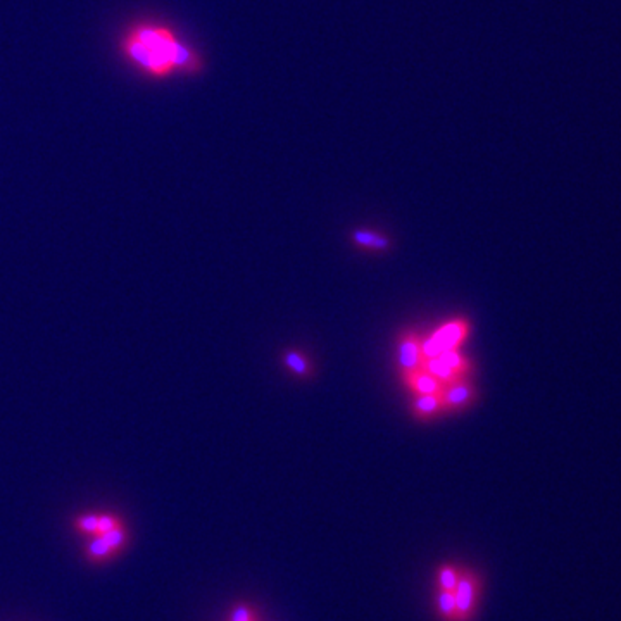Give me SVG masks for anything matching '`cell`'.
<instances>
[{
	"label": "cell",
	"instance_id": "cell-1",
	"mask_svg": "<svg viewBox=\"0 0 621 621\" xmlns=\"http://www.w3.org/2000/svg\"><path fill=\"white\" fill-rule=\"evenodd\" d=\"M128 57L152 76L164 78L173 73H197L202 67L195 50L183 44L164 26H138L123 40Z\"/></svg>",
	"mask_w": 621,
	"mask_h": 621
},
{
	"label": "cell",
	"instance_id": "cell-2",
	"mask_svg": "<svg viewBox=\"0 0 621 621\" xmlns=\"http://www.w3.org/2000/svg\"><path fill=\"white\" fill-rule=\"evenodd\" d=\"M485 575L475 565L462 561L461 575L451 592L432 590V613L437 621H476L485 597Z\"/></svg>",
	"mask_w": 621,
	"mask_h": 621
},
{
	"label": "cell",
	"instance_id": "cell-3",
	"mask_svg": "<svg viewBox=\"0 0 621 621\" xmlns=\"http://www.w3.org/2000/svg\"><path fill=\"white\" fill-rule=\"evenodd\" d=\"M469 328L471 326H469L468 319H452V321L439 326L432 333V337H428L426 340H421L423 359L437 357L444 350L459 349V346L468 339Z\"/></svg>",
	"mask_w": 621,
	"mask_h": 621
},
{
	"label": "cell",
	"instance_id": "cell-4",
	"mask_svg": "<svg viewBox=\"0 0 621 621\" xmlns=\"http://www.w3.org/2000/svg\"><path fill=\"white\" fill-rule=\"evenodd\" d=\"M397 362H399V368L402 369V375L421 368V339L416 333H404L399 339V344H397Z\"/></svg>",
	"mask_w": 621,
	"mask_h": 621
},
{
	"label": "cell",
	"instance_id": "cell-5",
	"mask_svg": "<svg viewBox=\"0 0 621 621\" xmlns=\"http://www.w3.org/2000/svg\"><path fill=\"white\" fill-rule=\"evenodd\" d=\"M440 399H442L444 412L461 411L475 401V389L469 383H466L465 378L455 380L449 385H444Z\"/></svg>",
	"mask_w": 621,
	"mask_h": 621
},
{
	"label": "cell",
	"instance_id": "cell-6",
	"mask_svg": "<svg viewBox=\"0 0 621 621\" xmlns=\"http://www.w3.org/2000/svg\"><path fill=\"white\" fill-rule=\"evenodd\" d=\"M402 378H404L408 389L412 390L416 396H437V394H442L444 390V383L439 382L430 373H426L423 368L405 373V375H402Z\"/></svg>",
	"mask_w": 621,
	"mask_h": 621
},
{
	"label": "cell",
	"instance_id": "cell-7",
	"mask_svg": "<svg viewBox=\"0 0 621 621\" xmlns=\"http://www.w3.org/2000/svg\"><path fill=\"white\" fill-rule=\"evenodd\" d=\"M412 412H414L416 418L428 419L433 418L437 414H442L444 405L442 399H440V394L437 396H418L416 401L412 402Z\"/></svg>",
	"mask_w": 621,
	"mask_h": 621
},
{
	"label": "cell",
	"instance_id": "cell-8",
	"mask_svg": "<svg viewBox=\"0 0 621 621\" xmlns=\"http://www.w3.org/2000/svg\"><path fill=\"white\" fill-rule=\"evenodd\" d=\"M353 240L355 245L368 250H389L390 240L382 233L371 232V229H355L353 233Z\"/></svg>",
	"mask_w": 621,
	"mask_h": 621
},
{
	"label": "cell",
	"instance_id": "cell-9",
	"mask_svg": "<svg viewBox=\"0 0 621 621\" xmlns=\"http://www.w3.org/2000/svg\"><path fill=\"white\" fill-rule=\"evenodd\" d=\"M283 361H285L287 368H289L290 371L296 373L297 376H307L311 373V364H309V361H307V357H304L303 354L296 353V350H289V353H285Z\"/></svg>",
	"mask_w": 621,
	"mask_h": 621
},
{
	"label": "cell",
	"instance_id": "cell-10",
	"mask_svg": "<svg viewBox=\"0 0 621 621\" xmlns=\"http://www.w3.org/2000/svg\"><path fill=\"white\" fill-rule=\"evenodd\" d=\"M107 549H109V544H107L104 538H100V540H97L95 544L92 545V551L97 552V554H102V552H106Z\"/></svg>",
	"mask_w": 621,
	"mask_h": 621
},
{
	"label": "cell",
	"instance_id": "cell-11",
	"mask_svg": "<svg viewBox=\"0 0 621 621\" xmlns=\"http://www.w3.org/2000/svg\"><path fill=\"white\" fill-rule=\"evenodd\" d=\"M104 540H106L107 544H109V547H111V545H116L118 542L121 540V533L120 532H106V537H104Z\"/></svg>",
	"mask_w": 621,
	"mask_h": 621
},
{
	"label": "cell",
	"instance_id": "cell-12",
	"mask_svg": "<svg viewBox=\"0 0 621 621\" xmlns=\"http://www.w3.org/2000/svg\"><path fill=\"white\" fill-rule=\"evenodd\" d=\"M113 519L111 518H99V526L97 529L102 530V532H111L113 530Z\"/></svg>",
	"mask_w": 621,
	"mask_h": 621
},
{
	"label": "cell",
	"instance_id": "cell-13",
	"mask_svg": "<svg viewBox=\"0 0 621 621\" xmlns=\"http://www.w3.org/2000/svg\"><path fill=\"white\" fill-rule=\"evenodd\" d=\"M81 525H83V529L95 530L97 526H99V518H97V516H90V518H85L83 522H81Z\"/></svg>",
	"mask_w": 621,
	"mask_h": 621
},
{
	"label": "cell",
	"instance_id": "cell-14",
	"mask_svg": "<svg viewBox=\"0 0 621 621\" xmlns=\"http://www.w3.org/2000/svg\"><path fill=\"white\" fill-rule=\"evenodd\" d=\"M252 621H264V615H261V616H257V618H254Z\"/></svg>",
	"mask_w": 621,
	"mask_h": 621
}]
</instances>
